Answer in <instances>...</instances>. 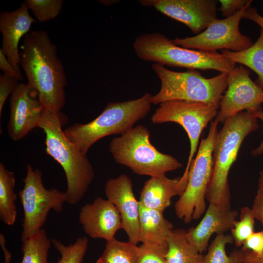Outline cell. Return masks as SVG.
<instances>
[{
	"label": "cell",
	"instance_id": "83f0119b",
	"mask_svg": "<svg viewBox=\"0 0 263 263\" xmlns=\"http://www.w3.org/2000/svg\"><path fill=\"white\" fill-rule=\"evenodd\" d=\"M28 9L38 21L45 22L56 18L60 13L63 0H26Z\"/></svg>",
	"mask_w": 263,
	"mask_h": 263
},
{
	"label": "cell",
	"instance_id": "8992f818",
	"mask_svg": "<svg viewBox=\"0 0 263 263\" xmlns=\"http://www.w3.org/2000/svg\"><path fill=\"white\" fill-rule=\"evenodd\" d=\"M151 68L161 83L159 91L152 95V104L181 100L203 102L219 108L222 94L227 87L228 73H220L207 78L194 69L176 72L158 63L152 64Z\"/></svg>",
	"mask_w": 263,
	"mask_h": 263
},
{
	"label": "cell",
	"instance_id": "ac0fdd59",
	"mask_svg": "<svg viewBox=\"0 0 263 263\" xmlns=\"http://www.w3.org/2000/svg\"><path fill=\"white\" fill-rule=\"evenodd\" d=\"M238 212L231 207H225L209 204L204 216L195 227L187 231L188 238L198 251L202 253L214 233H225L234 227Z\"/></svg>",
	"mask_w": 263,
	"mask_h": 263
},
{
	"label": "cell",
	"instance_id": "3957f363",
	"mask_svg": "<svg viewBox=\"0 0 263 263\" xmlns=\"http://www.w3.org/2000/svg\"><path fill=\"white\" fill-rule=\"evenodd\" d=\"M259 127L258 119L247 111L241 112L223 123L217 132L213 150L212 172L206 194L209 204L230 207L229 170L244 140Z\"/></svg>",
	"mask_w": 263,
	"mask_h": 263
},
{
	"label": "cell",
	"instance_id": "5b68a950",
	"mask_svg": "<svg viewBox=\"0 0 263 263\" xmlns=\"http://www.w3.org/2000/svg\"><path fill=\"white\" fill-rule=\"evenodd\" d=\"M132 47L140 59L164 66L194 70L211 69L226 73L236 66L222 53L185 48L174 44L160 33L139 35L135 39Z\"/></svg>",
	"mask_w": 263,
	"mask_h": 263
},
{
	"label": "cell",
	"instance_id": "603a6c76",
	"mask_svg": "<svg viewBox=\"0 0 263 263\" xmlns=\"http://www.w3.org/2000/svg\"><path fill=\"white\" fill-rule=\"evenodd\" d=\"M14 173L7 169L0 163V219L5 224H14L17 217L15 201L17 194L14 191Z\"/></svg>",
	"mask_w": 263,
	"mask_h": 263
},
{
	"label": "cell",
	"instance_id": "ab89813d",
	"mask_svg": "<svg viewBox=\"0 0 263 263\" xmlns=\"http://www.w3.org/2000/svg\"><path fill=\"white\" fill-rule=\"evenodd\" d=\"M258 189L263 191V169L260 172V175L258 182Z\"/></svg>",
	"mask_w": 263,
	"mask_h": 263
},
{
	"label": "cell",
	"instance_id": "836d02e7",
	"mask_svg": "<svg viewBox=\"0 0 263 263\" xmlns=\"http://www.w3.org/2000/svg\"><path fill=\"white\" fill-rule=\"evenodd\" d=\"M251 209L255 219L263 226V191L262 190L258 189Z\"/></svg>",
	"mask_w": 263,
	"mask_h": 263
},
{
	"label": "cell",
	"instance_id": "ba28073f",
	"mask_svg": "<svg viewBox=\"0 0 263 263\" xmlns=\"http://www.w3.org/2000/svg\"><path fill=\"white\" fill-rule=\"evenodd\" d=\"M218 124L215 120L211 121L207 136L201 139L190 166L185 190L174 206L176 216L185 223L201 218L206 211V194L212 175L213 150Z\"/></svg>",
	"mask_w": 263,
	"mask_h": 263
},
{
	"label": "cell",
	"instance_id": "4fadbf2b",
	"mask_svg": "<svg viewBox=\"0 0 263 263\" xmlns=\"http://www.w3.org/2000/svg\"><path fill=\"white\" fill-rule=\"evenodd\" d=\"M139 2L143 6H153L185 24L197 35L218 19L216 0H141Z\"/></svg>",
	"mask_w": 263,
	"mask_h": 263
},
{
	"label": "cell",
	"instance_id": "5bb4252c",
	"mask_svg": "<svg viewBox=\"0 0 263 263\" xmlns=\"http://www.w3.org/2000/svg\"><path fill=\"white\" fill-rule=\"evenodd\" d=\"M43 108L37 91L28 83H19L10 99L8 132L14 141L22 139L39 128Z\"/></svg>",
	"mask_w": 263,
	"mask_h": 263
},
{
	"label": "cell",
	"instance_id": "8d00e7d4",
	"mask_svg": "<svg viewBox=\"0 0 263 263\" xmlns=\"http://www.w3.org/2000/svg\"><path fill=\"white\" fill-rule=\"evenodd\" d=\"M243 250L244 251V263H263V252L260 255H257L250 251Z\"/></svg>",
	"mask_w": 263,
	"mask_h": 263
},
{
	"label": "cell",
	"instance_id": "52a82bcc",
	"mask_svg": "<svg viewBox=\"0 0 263 263\" xmlns=\"http://www.w3.org/2000/svg\"><path fill=\"white\" fill-rule=\"evenodd\" d=\"M147 127L138 125L112 140L109 150L115 161L130 168L134 173L152 177L182 167L169 154L160 152L150 141Z\"/></svg>",
	"mask_w": 263,
	"mask_h": 263
},
{
	"label": "cell",
	"instance_id": "f1b7e54d",
	"mask_svg": "<svg viewBox=\"0 0 263 263\" xmlns=\"http://www.w3.org/2000/svg\"><path fill=\"white\" fill-rule=\"evenodd\" d=\"M255 219L251 208L244 207L241 209L239 220L230 230L236 246L242 245L244 242L254 232Z\"/></svg>",
	"mask_w": 263,
	"mask_h": 263
},
{
	"label": "cell",
	"instance_id": "9a60e30c",
	"mask_svg": "<svg viewBox=\"0 0 263 263\" xmlns=\"http://www.w3.org/2000/svg\"><path fill=\"white\" fill-rule=\"evenodd\" d=\"M104 191L107 199L116 207L122 221V228L130 243L137 244L139 240V204L133 191L131 179L122 174L109 179Z\"/></svg>",
	"mask_w": 263,
	"mask_h": 263
},
{
	"label": "cell",
	"instance_id": "f35d334b",
	"mask_svg": "<svg viewBox=\"0 0 263 263\" xmlns=\"http://www.w3.org/2000/svg\"><path fill=\"white\" fill-rule=\"evenodd\" d=\"M5 238L4 235L2 234H0V244L2 249L4 252L5 261L4 263H10L12 255L11 253L7 249L5 246Z\"/></svg>",
	"mask_w": 263,
	"mask_h": 263
},
{
	"label": "cell",
	"instance_id": "484cf974",
	"mask_svg": "<svg viewBox=\"0 0 263 263\" xmlns=\"http://www.w3.org/2000/svg\"><path fill=\"white\" fill-rule=\"evenodd\" d=\"M51 242L43 228L23 241L21 263H49L48 254Z\"/></svg>",
	"mask_w": 263,
	"mask_h": 263
},
{
	"label": "cell",
	"instance_id": "d6986e66",
	"mask_svg": "<svg viewBox=\"0 0 263 263\" xmlns=\"http://www.w3.org/2000/svg\"><path fill=\"white\" fill-rule=\"evenodd\" d=\"M188 172H184L181 177L173 179L166 175L150 177L144 185L139 202L147 208L163 212L170 205L173 197H180L185 191Z\"/></svg>",
	"mask_w": 263,
	"mask_h": 263
},
{
	"label": "cell",
	"instance_id": "e575fe53",
	"mask_svg": "<svg viewBox=\"0 0 263 263\" xmlns=\"http://www.w3.org/2000/svg\"><path fill=\"white\" fill-rule=\"evenodd\" d=\"M0 69L3 71L4 75L17 78L19 80L23 79L21 73H19L13 68L8 61L6 57L0 50Z\"/></svg>",
	"mask_w": 263,
	"mask_h": 263
},
{
	"label": "cell",
	"instance_id": "d4e9b609",
	"mask_svg": "<svg viewBox=\"0 0 263 263\" xmlns=\"http://www.w3.org/2000/svg\"><path fill=\"white\" fill-rule=\"evenodd\" d=\"M234 240L231 235L218 234L209 245L203 263H244V251L234 250L228 255L225 247Z\"/></svg>",
	"mask_w": 263,
	"mask_h": 263
},
{
	"label": "cell",
	"instance_id": "e0dca14e",
	"mask_svg": "<svg viewBox=\"0 0 263 263\" xmlns=\"http://www.w3.org/2000/svg\"><path fill=\"white\" fill-rule=\"evenodd\" d=\"M29 10L25 1L14 11H3L0 13V31L2 38L0 50L19 73H21L19 68V42L29 32L32 24L36 23Z\"/></svg>",
	"mask_w": 263,
	"mask_h": 263
},
{
	"label": "cell",
	"instance_id": "7402d4cb",
	"mask_svg": "<svg viewBox=\"0 0 263 263\" xmlns=\"http://www.w3.org/2000/svg\"><path fill=\"white\" fill-rule=\"evenodd\" d=\"M222 54L230 61L244 65L255 72L258 77L255 83L263 91V29L259 37L249 48L240 52L222 50Z\"/></svg>",
	"mask_w": 263,
	"mask_h": 263
},
{
	"label": "cell",
	"instance_id": "30bf717a",
	"mask_svg": "<svg viewBox=\"0 0 263 263\" xmlns=\"http://www.w3.org/2000/svg\"><path fill=\"white\" fill-rule=\"evenodd\" d=\"M218 110L214 106L203 102L173 100L160 104L152 115L150 119L153 124L174 122L180 125L187 132L190 151L185 171H189L201 133L215 118Z\"/></svg>",
	"mask_w": 263,
	"mask_h": 263
},
{
	"label": "cell",
	"instance_id": "4dcf8cb0",
	"mask_svg": "<svg viewBox=\"0 0 263 263\" xmlns=\"http://www.w3.org/2000/svg\"><path fill=\"white\" fill-rule=\"evenodd\" d=\"M137 263H167L164 255L150 247L142 244L139 246Z\"/></svg>",
	"mask_w": 263,
	"mask_h": 263
},
{
	"label": "cell",
	"instance_id": "2e32d148",
	"mask_svg": "<svg viewBox=\"0 0 263 263\" xmlns=\"http://www.w3.org/2000/svg\"><path fill=\"white\" fill-rule=\"evenodd\" d=\"M79 220L85 232L93 239L109 241L122 228L121 218L115 206L101 197L81 208Z\"/></svg>",
	"mask_w": 263,
	"mask_h": 263
},
{
	"label": "cell",
	"instance_id": "74e56055",
	"mask_svg": "<svg viewBox=\"0 0 263 263\" xmlns=\"http://www.w3.org/2000/svg\"><path fill=\"white\" fill-rule=\"evenodd\" d=\"M254 116L257 119H261L263 122V111L260 110L252 113ZM263 153V140L260 144L259 146L252 150L251 155L254 156H258Z\"/></svg>",
	"mask_w": 263,
	"mask_h": 263
},
{
	"label": "cell",
	"instance_id": "4316f807",
	"mask_svg": "<svg viewBox=\"0 0 263 263\" xmlns=\"http://www.w3.org/2000/svg\"><path fill=\"white\" fill-rule=\"evenodd\" d=\"M51 241L61 255L56 263H82L88 246L86 237L79 238L74 244L67 246L57 239H53Z\"/></svg>",
	"mask_w": 263,
	"mask_h": 263
},
{
	"label": "cell",
	"instance_id": "ffe728a7",
	"mask_svg": "<svg viewBox=\"0 0 263 263\" xmlns=\"http://www.w3.org/2000/svg\"><path fill=\"white\" fill-rule=\"evenodd\" d=\"M139 204L140 242L166 256L172 224L165 218L163 212L147 208L139 202Z\"/></svg>",
	"mask_w": 263,
	"mask_h": 263
},
{
	"label": "cell",
	"instance_id": "cb8c5ba5",
	"mask_svg": "<svg viewBox=\"0 0 263 263\" xmlns=\"http://www.w3.org/2000/svg\"><path fill=\"white\" fill-rule=\"evenodd\" d=\"M139 246L115 238L107 241L105 248L96 263H137Z\"/></svg>",
	"mask_w": 263,
	"mask_h": 263
},
{
	"label": "cell",
	"instance_id": "44dd1931",
	"mask_svg": "<svg viewBox=\"0 0 263 263\" xmlns=\"http://www.w3.org/2000/svg\"><path fill=\"white\" fill-rule=\"evenodd\" d=\"M167 241V263H203L204 256L190 242L187 231L172 229Z\"/></svg>",
	"mask_w": 263,
	"mask_h": 263
},
{
	"label": "cell",
	"instance_id": "7c38bea8",
	"mask_svg": "<svg viewBox=\"0 0 263 263\" xmlns=\"http://www.w3.org/2000/svg\"><path fill=\"white\" fill-rule=\"evenodd\" d=\"M250 71L242 65L236 66L228 74L227 87L220 102L215 121L223 123L237 113L262 110L263 91L253 82Z\"/></svg>",
	"mask_w": 263,
	"mask_h": 263
},
{
	"label": "cell",
	"instance_id": "9c48e42d",
	"mask_svg": "<svg viewBox=\"0 0 263 263\" xmlns=\"http://www.w3.org/2000/svg\"><path fill=\"white\" fill-rule=\"evenodd\" d=\"M23 182L24 188L19 193L24 212L22 242L42 228L51 209L61 211L63 203L67 201L65 192L46 188L41 171L33 169L30 164L27 165Z\"/></svg>",
	"mask_w": 263,
	"mask_h": 263
},
{
	"label": "cell",
	"instance_id": "1f68e13d",
	"mask_svg": "<svg viewBox=\"0 0 263 263\" xmlns=\"http://www.w3.org/2000/svg\"><path fill=\"white\" fill-rule=\"evenodd\" d=\"M242 249L260 255L263 252V230L252 233L244 242Z\"/></svg>",
	"mask_w": 263,
	"mask_h": 263
},
{
	"label": "cell",
	"instance_id": "277c9868",
	"mask_svg": "<svg viewBox=\"0 0 263 263\" xmlns=\"http://www.w3.org/2000/svg\"><path fill=\"white\" fill-rule=\"evenodd\" d=\"M152 95L149 93L137 99L110 102L96 118L86 124L76 123L66 128V137L83 154L98 140L112 134L122 135L149 114Z\"/></svg>",
	"mask_w": 263,
	"mask_h": 263
},
{
	"label": "cell",
	"instance_id": "8fae6325",
	"mask_svg": "<svg viewBox=\"0 0 263 263\" xmlns=\"http://www.w3.org/2000/svg\"><path fill=\"white\" fill-rule=\"evenodd\" d=\"M252 0L234 15L213 21L202 33L191 37L176 38L171 41L175 45L189 49L216 52L218 50L233 52L244 50L253 43L239 30V23L246 8Z\"/></svg>",
	"mask_w": 263,
	"mask_h": 263
},
{
	"label": "cell",
	"instance_id": "6da1fadb",
	"mask_svg": "<svg viewBox=\"0 0 263 263\" xmlns=\"http://www.w3.org/2000/svg\"><path fill=\"white\" fill-rule=\"evenodd\" d=\"M21 49L20 65L43 109L61 112L67 83L56 46L46 31L37 30L23 37Z\"/></svg>",
	"mask_w": 263,
	"mask_h": 263
},
{
	"label": "cell",
	"instance_id": "d590c367",
	"mask_svg": "<svg viewBox=\"0 0 263 263\" xmlns=\"http://www.w3.org/2000/svg\"><path fill=\"white\" fill-rule=\"evenodd\" d=\"M243 18L255 22L263 29V17L258 13L256 8L248 6L245 10Z\"/></svg>",
	"mask_w": 263,
	"mask_h": 263
},
{
	"label": "cell",
	"instance_id": "d6a6232c",
	"mask_svg": "<svg viewBox=\"0 0 263 263\" xmlns=\"http://www.w3.org/2000/svg\"><path fill=\"white\" fill-rule=\"evenodd\" d=\"M250 0H220L221 6L218 9L225 18L234 15L236 12L243 9Z\"/></svg>",
	"mask_w": 263,
	"mask_h": 263
},
{
	"label": "cell",
	"instance_id": "7a4b0ae2",
	"mask_svg": "<svg viewBox=\"0 0 263 263\" xmlns=\"http://www.w3.org/2000/svg\"><path fill=\"white\" fill-rule=\"evenodd\" d=\"M67 121L61 112L43 109L39 128L45 135L46 153L60 165L65 172L66 202L75 205L87 191L94 179V171L86 155L77 149L62 130Z\"/></svg>",
	"mask_w": 263,
	"mask_h": 263
},
{
	"label": "cell",
	"instance_id": "f546056e",
	"mask_svg": "<svg viewBox=\"0 0 263 263\" xmlns=\"http://www.w3.org/2000/svg\"><path fill=\"white\" fill-rule=\"evenodd\" d=\"M19 80L15 77L1 75H0V116L8 97L16 89Z\"/></svg>",
	"mask_w": 263,
	"mask_h": 263
},
{
	"label": "cell",
	"instance_id": "60d3db41",
	"mask_svg": "<svg viewBox=\"0 0 263 263\" xmlns=\"http://www.w3.org/2000/svg\"><path fill=\"white\" fill-rule=\"evenodd\" d=\"M98 1L100 2V3H101L102 4H104V5H106V6H109V5H111L113 3H115L116 2V0H98Z\"/></svg>",
	"mask_w": 263,
	"mask_h": 263
}]
</instances>
